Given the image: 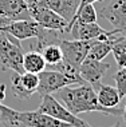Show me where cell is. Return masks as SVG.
Returning <instances> with one entry per match:
<instances>
[{"instance_id":"obj_26","label":"cell","mask_w":126,"mask_h":127,"mask_svg":"<svg viewBox=\"0 0 126 127\" xmlns=\"http://www.w3.org/2000/svg\"><path fill=\"white\" fill-rule=\"evenodd\" d=\"M0 127H11V126H8V125H5V123H1V122H0Z\"/></svg>"},{"instance_id":"obj_23","label":"cell","mask_w":126,"mask_h":127,"mask_svg":"<svg viewBox=\"0 0 126 127\" xmlns=\"http://www.w3.org/2000/svg\"><path fill=\"white\" fill-rule=\"evenodd\" d=\"M97 1H102V0H81L78 9L82 8V7H83V5H86V4H94V3H97Z\"/></svg>"},{"instance_id":"obj_3","label":"cell","mask_w":126,"mask_h":127,"mask_svg":"<svg viewBox=\"0 0 126 127\" xmlns=\"http://www.w3.org/2000/svg\"><path fill=\"white\" fill-rule=\"evenodd\" d=\"M26 1L28 4L30 15L38 24L44 28L62 31L66 33L67 26H69V22L66 19H63L60 15H58L48 7H46L40 0H26Z\"/></svg>"},{"instance_id":"obj_9","label":"cell","mask_w":126,"mask_h":127,"mask_svg":"<svg viewBox=\"0 0 126 127\" xmlns=\"http://www.w3.org/2000/svg\"><path fill=\"white\" fill-rule=\"evenodd\" d=\"M110 68L111 66L109 63H105L102 60H95L86 56V59L79 66V75L87 84H90L95 90L102 83V79H103V76Z\"/></svg>"},{"instance_id":"obj_1","label":"cell","mask_w":126,"mask_h":127,"mask_svg":"<svg viewBox=\"0 0 126 127\" xmlns=\"http://www.w3.org/2000/svg\"><path fill=\"white\" fill-rule=\"evenodd\" d=\"M56 99L71 111L74 115L83 114V112H101L103 115H113V116H122V110L118 107L106 108L99 104L97 99V92L90 84L83 83L78 84L77 87H67L60 88L55 92Z\"/></svg>"},{"instance_id":"obj_16","label":"cell","mask_w":126,"mask_h":127,"mask_svg":"<svg viewBox=\"0 0 126 127\" xmlns=\"http://www.w3.org/2000/svg\"><path fill=\"white\" fill-rule=\"evenodd\" d=\"M46 62L43 59V55L38 50H31L23 55V70L26 72L39 74L46 70Z\"/></svg>"},{"instance_id":"obj_15","label":"cell","mask_w":126,"mask_h":127,"mask_svg":"<svg viewBox=\"0 0 126 127\" xmlns=\"http://www.w3.org/2000/svg\"><path fill=\"white\" fill-rule=\"evenodd\" d=\"M95 92H97V99L99 102L101 106L106 108H114L120 104L121 102V96L120 92L115 87L109 84H99L97 88H95Z\"/></svg>"},{"instance_id":"obj_4","label":"cell","mask_w":126,"mask_h":127,"mask_svg":"<svg viewBox=\"0 0 126 127\" xmlns=\"http://www.w3.org/2000/svg\"><path fill=\"white\" fill-rule=\"evenodd\" d=\"M38 76H39V84H38V88H36V92L40 96L55 94L56 91H59L63 87H67V86L83 84L78 79L71 78L69 75L56 70H50V71L43 70L42 72L38 74Z\"/></svg>"},{"instance_id":"obj_27","label":"cell","mask_w":126,"mask_h":127,"mask_svg":"<svg viewBox=\"0 0 126 127\" xmlns=\"http://www.w3.org/2000/svg\"><path fill=\"white\" fill-rule=\"evenodd\" d=\"M111 127H121V125H120V123H115V125L111 126Z\"/></svg>"},{"instance_id":"obj_22","label":"cell","mask_w":126,"mask_h":127,"mask_svg":"<svg viewBox=\"0 0 126 127\" xmlns=\"http://www.w3.org/2000/svg\"><path fill=\"white\" fill-rule=\"evenodd\" d=\"M11 22H12V20H9L7 16H4L3 13H0V31H1L3 28H5V27L8 26Z\"/></svg>"},{"instance_id":"obj_7","label":"cell","mask_w":126,"mask_h":127,"mask_svg":"<svg viewBox=\"0 0 126 127\" xmlns=\"http://www.w3.org/2000/svg\"><path fill=\"white\" fill-rule=\"evenodd\" d=\"M95 40V39H94ZM94 40H77V39H62L59 47L63 54V60L70 66L79 70L81 63L86 59L88 50Z\"/></svg>"},{"instance_id":"obj_25","label":"cell","mask_w":126,"mask_h":127,"mask_svg":"<svg viewBox=\"0 0 126 127\" xmlns=\"http://www.w3.org/2000/svg\"><path fill=\"white\" fill-rule=\"evenodd\" d=\"M125 106H124V110H122V119H124V123L126 125V95H125Z\"/></svg>"},{"instance_id":"obj_18","label":"cell","mask_w":126,"mask_h":127,"mask_svg":"<svg viewBox=\"0 0 126 127\" xmlns=\"http://www.w3.org/2000/svg\"><path fill=\"white\" fill-rule=\"evenodd\" d=\"M111 52L118 64V68H126V37L118 33L113 42Z\"/></svg>"},{"instance_id":"obj_20","label":"cell","mask_w":126,"mask_h":127,"mask_svg":"<svg viewBox=\"0 0 126 127\" xmlns=\"http://www.w3.org/2000/svg\"><path fill=\"white\" fill-rule=\"evenodd\" d=\"M0 122L11 127H23L19 121V111L9 108L0 102Z\"/></svg>"},{"instance_id":"obj_14","label":"cell","mask_w":126,"mask_h":127,"mask_svg":"<svg viewBox=\"0 0 126 127\" xmlns=\"http://www.w3.org/2000/svg\"><path fill=\"white\" fill-rule=\"evenodd\" d=\"M40 1L70 23L78 11L81 0H40Z\"/></svg>"},{"instance_id":"obj_11","label":"cell","mask_w":126,"mask_h":127,"mask_svg":"<svg viewBox=\"0 0 126 127\" xmlns=\"http://www.w3.org/2000/svg\"><path fill=\"white\" fill-rule=\"evenodd\" d=\"M42 28L43 27L38 24L34 19H24V20H13L1 31L9 33L18 40H27L30 37H38Z\"/></svg>"},{"instance_id":"obj_8","label":"cell","mask_w":126,"mask_h":127,"mask_svg":"<svg viewBox=\"0 0 126 127\" xmlns=\"http://www.w3.org/2000/svg\"><path fill=\"white\" fill-rule=\"evenodd\" d=\"M39 84V76L38 74L32 72H23L18 74L13 72L11 76V91L20 100L30 99L36 92Z\"/></svg>"},{"instance_id":"obj_17","label":"cell","mask_w":126,"mask_h":127,"mask_svg":"<svg viewBox=\"0 0 126 127\" xmlns=\"http://www.w3.org/2000/svg\"><path fill=\"white\" fill-rule=\"evenodd\" d=\"M117 35L118 33L111 35V36H109L107 39H103V40L95 39L93 42V44H91L90 50H88L87 58H91V59H95V60H103L111 52L113 42H114L115 37H117Z\"/></svg>"},{"instance_id":"obj_13","label":"cell","mask_w":126,"mask_h":127,"mask_svg":"<svg viewBox=\"0 0 126 127\" xmlns=\"http://www.w3.org/2000/svg\"><path fill=\"white\" fill-rule=\"evenodd\" d=\"M109 31L103 30L98 23H74L71 26L70 33L73 39L77 40H94L101 35H105Z\"/></svg>"},{"instance_id":"obj_6","label":"cell","mask_w":126,"mask_h":127,"mask_svg":"<svg viewBox=\"0 0 126 127\" xmlns=\"http://www.w3.org/2000/svg\"><path fill=\"white\" fill-rule=\"evenodd\" d=\"M98 16L107 20L120 35L126 37V0H107Z\"/></svg>"},{"instance_id":"obj_5","label":"cell","mask_w":126,"mask_h":127,"mask_svg":"<svg viewBox=\"0 0 126 127\" xmlns=\"http://www.w3.org/2000/svg\"><path fill=\"white\" fill-rule=\"evenodd\" d=\"M42 98H43V100L38 108L39 111L44 112V114H48L51 116H54V118L64 122V123H69L73 127H91L88 123H86L82 119H79L77 115H74L71 111H69L52 95H43Z\"/></svg>"},{"instance_id":"obj_2","label":"cell","mask_w":126,"mask_h":127,"mask_svg":"<svg viewBox=\"0 0 126 127\" xmlns=\"http://www.w3.org/2000/svg\"><path fill=\"white\" fill-rule=\"evenodd\" d=\"M23 48L20 40L9 33L0 31V67L3 71L12 70L13 72L23 74Z\"/></svg>"},{"instance_id":"obj_19","label":"cell","mask_w":126,"mask_h":127,"mask_svg":"<svg viewBox=\"0 0 126 127\" xmlns=\"http://www.w3.org/2000/svg\"><path fill=\"white\" fill-rule=\"evenodd\" d=\"M40 52L43 55V59L46 62V64L50 67L55 66V64H58L59 62L63 60V54H62V50H60L59 44H50V46H46Z\"/></svg>"},{"instance_id":"obj_21","label":"cell","mask_w":126,"mask_h":127,"mask_svg":"<svg viewBox=\"0 0 126 127\" xmlns=\"http://www.w3.org/2000/svg\"><path fill=\"white\" fill-rule=\"evenodd\" d=\"M115 88L120 92V96L125 98L126 95V68H118V71L114 74Z\"/></svg>"},{"instance_id":"obj_24","label":"cell","mask_w":126,"mask_h":127,"mask_svg":"<svg viewBox=\"0 0 126 127\" xmlns=\"http://www.w3.org/2000/svg\"><path fill=\"white\" fill-rule=\"evenodd\" d=\"M5 84H0V102L5 99Z\"/></svg>"},{"instance_id":"obj_12","label":"cell","mask_w":126,"mask_h":127,"mask_svg":"<svg viewBox=\"0 0 126 127\" xmlns=\"http://www.w3.org/2000/svg\"><path fill=\"white\" fill-rule=\"evenodd\" d=\"M0 13H3L12 22L32 19L26 0H0Z\"/></svg>"},{"instance_id":"obj_10","label":"cell","mask_w":126,"mask_h":127,"mask_svg":"<svg viewBox=\"0 0 126 127\" xmlns=\"http://www.w3.org/2000/svg\"><path fill=\"white\" fill-rule=\"evenodd\" d=\"M19 121L23 127H73L48 114L39 111H19Z\"/></svg>"}]
</instances>
